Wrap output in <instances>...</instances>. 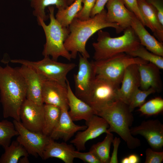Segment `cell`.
<instances>
[{"label":"cell","mask_w":163,"mask_h":163,"mask_svg":"<svg viewBox=\"0 0 163 163\" xmlns=\"http://www.w3.org/2000/svg\"><path fill=\"white\" fill-rule=\"evenodd\" d=\"M106 12L104 9L100 13L84 20L75 18L69 26L70 33L64 43L66 50L70 53L72 59H75L78 53L88 59L90 56L86 49L89 38L100 30L108 27L115 29L117 33L123 30L115 23L108 21Z\"/></svg>","instance_id":"cell-1"},{"label":"cell","mask_w":163,"mask_h":163,"mask_svg":"<svg viewBox=\"0 0 163 163\" xmlns=\"http://www.w3.org/2000/svg\"><path fill=\"white\" fill-rule=\"evenodd\" d=\"M26 94V83L18 68L0 66V100L4 118L21 121L20 110Z\"/></svg>","instance_id":"cell-2"},{"label":"cell","mask_w":163,"mask_h":163,"mask_svg":"<svg viewBox=\"0 0 163 163\" xmlns=\"http://www.w3.org/2000/svg\"><path fill=\"white\" fill-rule=\"evenodd\" d=\"M95 114L104 119L109 124V132L118 135L129 148L135 149L140 145V140L130 133L134 117L128 105L117 100L97 111Z\"/></svg>","instance_id":"cell-3"},{"label":"cell","mask_w":163,"mask_h":163,"mask_svg":"<svg viewBox=\"0 0 163 163\" xmlns=\"http://www.w3.org/2000/svg\"><path fill=\"white\" fill-rule=\"evenodd\" d=\"M123 31L122 35L116 37H111L109 32L101 30L97 31V41L92 44L95 61L104 60L121 53H127L139 46V40L131 27Z\"/></svg>","instance_id":"cell-4"},{"label":"cell","mask_w":163,"mask_h":163,"mask_svg":"<svg viewBox=\"0 0 163 163\" xmlns=\"http://www.w3.org/2000/svg\"><path fill=\"white\" fill-rule=\"evenodd\" d=\"M48 8L50 19L49 24L46 25L41 19L37 20L39 25L42 27L46 37L42 55L44 57L51 56L52 59L55 61H57L60 56L70 61L71 54L64 45L70 33L69 27L62 26L56 19L54 6H49Z\"/></svg>","instance_id":"cell-5"},{"label":"cell","mask_w":163,"mask_h":163,"mask_svg":"<svg viewBox=\"0 0 163 163\" xmlns=\"http://www.w3.org/2000/svg\"><path fill=\"white\" fill-rule=\"evenodd\" d=\"M96 76L120 86L124 72L129 65L149 62L137 57L121 53L102 60L92 61Z\"/></svg>","instance_id":"cell-6"},{"label":"cell","mask_w":163,"mask_h":163,"mask_svg":"<svg viewBox=\"0 0 163 163\" xmlns=\"http://www.w3.org/2000/svg\"><path fill=\"white\" fill-rule=\"evenodd\" d=\"M13 63H18L31 67L46 79L54 81L67 87L68 74L76 66L74 63H64L44 57L41 60L32 61L24 59H14Z\"/></svg>","instance_id":"cell-7"},{"label":"cell","mask_w":163,"mask_h":163,"mask_svg":"<svg viewBox=\"0 0 163 163\" xmlns=\"http://www.w3.org/2000/svg\"><path fill=\"white\" fill-rule=\"evenodd\" d=\"M118 86L105 79L96 76L86 103L94 113L101 108L118 100Z\"/></svg>","instance_id":"cell-8"},{"label":"cell","mask_w":163,"mask_h":163,"mask_svg":"<svg viewBox=\"0 0 163 163\" xmlns=\"http://www.w3.org/2000/svg\"><path fill=\"white\" fill-rule=\"evenodd\" d=\"M13 122L18 133L16 140L25 149L29 154L42 159L43 151L50 137L42 133L30 131L21 121L14 120Z\"/></svg>","instance_id":"cell-9"},{"label":"cell","mask_w":163,"mask_h":163,"mask_svg":"<svg viewBox=\"0 0 163 163\" xmlns=\"http://www.w3.org/2000/svg\"><path fill=\"white\" fill-rule=\"evenodd\" d=\"M79 56L78 72L73 76L75 94L86 102L96 75L92 62L89 61L80 54Z\"/></svg>","instance_id":"cell-10"},{"label":"cell","mask_w":163,"mask_h":163,"mask_svg":"<svg viewBox=\"0 0 163 163\" xmlns=\"http://www.w3.org/2000/svg\"><path fill=\"white\" fill-rule=\"evenodd\" d=\"M87 128L82 131H78L75 138L70 142L78 151L85 149V145L87 141L95 139L104 133L109 132V125L102 117L94 114L88 120L85 121Z\"/></svg>","instance_id":"cell-11"},{"label":"cell","mask_w":163,"mask_h":163,"mask_svg":"<svg viewBox=\"0 0 163 163\" xmlns=\"http://www.w3.org/2000/svg\"><path fill=\"white\" fill-rule=\"evenodd\" d=\"M130 132L133 136H143L154 151H159L163 146V125L158 119L143 121L139 126L130 128Z\"/></svg>","instance_id":"cell-12"},{"label":"cell","mask_w":163,"mask_h":163,"mask_svg":"<svg viewBox=\"0 0 163 163\" xmlns=\"http://www.w3.org/2000/svg\"><path fill=\"white\" fill-rule=\"evenodd\" d=\"M43 104L38 105L26 99L21 106L20 117L21 123L28 129L42 132L44 122Z\"/></svg>","instance_id":"cell-13"},{"label":"cell","mask_w":163,"mask_h":163,"mask_svg":"<svg viewBox=\"0 0 163 163\" xmlns=\"http://www.w3.org/2000/svg\"><path fill=\"white\" fill-rule=\"evenodd\" d=\"M18 70L23 77L27 87L26 99L40 105L43 104L42 89L45 78L30 67L21 65Z\"/></svg>","instance_id":"cell-14"},{"label":"cell","mask_w":163,"mask_h":163,"mask_svg":"<svg viewBox=\"0 0 163 163\" xmlns=\"http://www.w3.org/2000/svg\"><path fill=\"white\" fill-rule=\"evenodd\" d=\"M67 87L54 81L45 79L42 89L43 104L53 105L60 108L69 107Z\"/></svg>","instance_id":"cell-15"},{"label":"cell","mask_w":163,"mask_h":163,"mask_svg":"<svg viewBox=\"0 0 163 163\" xmlns=\"http://www.w3.org/2000/svg\"><path fill=\"white\" fill-rule=\"evenodd\" d=\"M138 64H134L126 69L117 93L118 100L128 105L135 91L139 88L140 81Z\"/></svg>","instance_id":"cell-16"},{"label":"cell","mask_w":163,"mask_h":163,"mask_svg":"<svg viewBox=\"0 0 163 163\" xmlns=\"http://www.w3.org/2000/svg\"><path fill=\"white\" fill-rule=\"evenodd\" d=\"M125 5L123 0H109L106 4L107 21L117 23L123 31L131 27L134 14Z\"/></svg>","instance_id":"cell-17"},{"label":"cell","mask_w":163,"mask_h":163,"mask_svg":"<svg viewBox=\"0 0 163 163\" xmlns=\"http://www.w3.org/2000/svg\"><path fill=\"white\" fill-rule=\"evenodd\" d=\"M69 107L61 109V113L56 126L49 136L53 140L62 139L65 142L69 141L77 132L85 129L86 125L75 124L68 113Z\"/></svg>","instance_id":"cell-18"},{"label":"cell","mask_w":163,"mask_h":163,"mask_svg":"<svg viewBox=\"0 0 163 163\" xmlns=\"http://www.w3.org/2000/svg\"><path fill=\"white\" fill-rule=\"evenodd\" d=\"M68 105L70 110L68 114L73 121L88 120L95 113L87 103L77 97L73 92L69 82L67 81Z\"/></svg>","instance_id":"cell-19"},{"label":"cell","mask_w":163,"mask_h":163,"mask_svg":"<svg viewBox=\"0 0 163 163\" xmlns=\"http://www.w3.org/2000/svg\"><path fill=\"white\" fill-rule=\"evenodd\" d=\"M131 27L134 30L142 45L150 52L163 57V43L151 35L140 20L134 15Z\"/></svg>","instance_id":"cell-20"},{"label":"cell","mask_w":163,"mask_h":163,"mask_svg":"<svg viewBox=\"0 0 163 163\" xmlns=\"http://www.w3.org/2000/svg\"><path fill=\"white\" fill-rule=\"evenodd\" d=\"M138 65L140 89L146 90L152 88L156 92L160 91L162 85L160 69L150 62L139 64Z\"/></svg>","instance_id":"cell-21"},{"label":"cell","mask_w":163,"mask_h":163,"mask_svg":"<svg viewBox=\"0 0 163 163\" xmlns=\"http://www.w3.org/2000/svg\"><path fill=\"white\" fill-rule=\"evenodd\" d=\"M74 150L72 145L68 144L66 142H57L50 138L44 149L42 159L55 158L65 163H72L75 158L73 154Z\"/></svg>","instance_id":"cell-22"},{"label":"cell","mask_w":163,"mask_h":163,"mask_svg":"<svg viewBox=\"0 0 163 163\" xmlns=\"http://www.w3.org/2000/svg\"><path fill=\"white\" fill-rule=\"evenodd\" d=\"M138 6L143 17L145 26L153 32L160 42H163V25L160 22L155 8L145 0H138Z\"/></svg>","instance_id":"cell-23"},{"label":"cell","mask_w":163,"mask_h":163,"mask_svg":"<svg viewBox=\"0 0 163 163\" xmlns=\"http://www.w3.org/2000/svg\"><path fill=\"white\" fill-rule=\"evenodd\" d=\"M31 7L33 9V14L37 20L41 19L46 21L49 18L46 14L47 7L55 6L58 9L66 8L69 5V0H30Z\"/></svg>","instance_id":"cell-24"},{"label":"cell","mask_w":163,"mask_h":163,"mask_svg":"<svg viewBox=\"0 0 163 163\" xmlns=\"http://www.w3.org/2000/svg\"><path fill=\"white\" fill-rule=\"evenodd\" d=\"M44 122L42 133L49 136L56 126L61 113V109L47 104H43Z\"/></svg>","instance_id":"cell-25"},{"label":"cell","mask_w":163,"mask_h":163,"mask_svg":"<svg viewBox=\"0 0 163 163\" xmlns=\"http://www.w3.org/2000/svg\"><path fill=\"white\" fill-rule=\"evenodd\" d=\"M5 149V152L0 158V163H18L23 156L29 154L24 147L17 140L13 141Z\"/></svg>","instance_id":"cell-26"},{"label":"cell","mask_w":163,"mask_h":163,"mask_svg":"<svg viewBox=\"0 0 163 163\" xmlns=\"http://www.w3.org/2000/svg\"><path fill=\"white\" fill-rule=\"evenodd\" d=\"M83 0H75L66 8L58 9L55 18L63 26L68 27L76 14L82 10Z\"/></svg>","instance_id":"cell-27"},{"label":"cell","mask_w":163,"mask_h":163,"mask_svg":"<svg viewBox=\"0 0 163 163\" xmlns=\"http://www.w3.org/2000/svg\"><path fill=\"white\" fill-rule=\"evenodd\" d=\"M113 138L111 133H107L103 141L93 144L91 147L89 151L96 155L101 163H109L110 148Z\"/></svg>","instance_id":"cell-28"},{"label":"cell","mask_w":163,"mask_h":163,"mask_svg":"<svg viewBox=\"0 0 163 163\" xmlns=\"http://www.w3.org/2000/svg\"><path fill=\"white\" fill-rule=\"evenodd\" d=\"M126 53L132 56L139 57L152 63L160 69H163V57L150 52L141 44L135 50Z\"/></svg>","instance_id":"cell-29"},{"label":"cell","mask_w":163,"mask_h":163,"mask_svg":"<svg viewBox=\"0 0 163 163\" xmlns=\"http://www.w3.org/2000/svg\"><path fill=\"white\" fill-rule=\"evenodd\" d=\"M18 135L13 122L0 121V146L5 148L10 144L12 138Z\"/></svg>","instance_id":"cell-30"},{"label":"cell","mask_w":163,"mask_h":163,"mask_svg":"<svg viewBox=\"0 0 163 163\" xmlns=\"http://www.w3.org/2000/svg\"><path fill=\"white\" fill-rule=\"evenodd\" d=\"M163 110V99L156 97L145 102L139 107L138 110L143 115L152 116L157 115Z\"/></svg>","instance_id":"cell-31"},{"label":"cell","mask_w":163,"mask_h":163,"mask_svg":"<svg viewBox=\"0 0 163 163\" xmlns=\"http://www.w3.org/2000/svg\"><path fill=\"white\" fill-rule=\"evenodd\" d=\"M155 92L152 88L146 90L139 88L137 89L132 95L128 105L130 111L132 112L136 108L140 107L145 102L146 98L149 95Z\"/></svg>","instance_id":"cell-32"},{"label":"cell","mask_w":163,"mask_h":163,"mask_svg":"<svg viewBox=\"0 0 163 163\" xmlns=\"http://www.w3.org/2000/svg\"><path fill=\"white\" fill-rule=\"evenodd\" d=\"M96 0H83V5L81 11L75 18L82 20H87L90 18L91 11L93 7Z\"/></svg>","instance_id":"cell-33"},{"label":"cell","mask_w":163,"mask_h":163,"mask_svg":"<svg viewBox=\"0 0 163 163\" xmlns=\"http://www.w3.org/2000/svg\"><path fill=\"white\" fill-rule=\"evenodd\" d=\"M73 154L75 158H79L85 163H101L96 155L90 151L87 152H82L74 150Z\"/></svg>","instance_id":"cell-34"},{"label":"cell","mask_w":163,"mask_h":163,"mask_svg":"<svg viewBox=\"0 0 163 163\" xmlns=\"http://www.w3.org/2000/svg\"><path fill=\"white\" fill-rule=\"evenodd\" d=\"M145 163H161L163 160V152L154 151L148 148L145 150Z\"/></svg>","instance_id":"cell-35"},{"label":"cell","mask_w":163,"mask_h":163,"mask_svg":"<svg viewBox=\"0 0 163 163\" xmlns=\"http://www.w3.org/2000/svg\"><path fill=\"white\" fill-rule=\"evenodd\" d=\"M128 9L133 12L145 26V23L143 17L138 6V0H123Z\"/></svg>","instance_id":"cell-36"},{"label":"cell","mask_w":163,"mask_h":163,"mask_svg":"<svg viewBox=\"0 0 163 163\" xmlns=\"http://www.w3.org/2000/svg\"><path fill=\"white\" fill-rule=\"evenodd\" d=\"M155 9L161 24L163 25V0H145Z\"/></svg>","instance_id":"cell-37"},{"label":"cell","mask_w":163,"mask_h":163,"mask_svg":"<svg viewBox=\"0 0 163 163\" xmlns=\"http://www.w3.org/2000/svg\"><path fill=\"white\" fill-rule=\"evenodd\" d=\"M109 0H96L94 5L90 13L92 17L100 13L104 9V7Z\"/></svg>","instance_id":"cell-38"},{"label":"cell","mask_w":163,"mask_h":163,"mask_svg":"<svg viewBox=\"0 0 163 163\" xmlns=\"http://www.w3.org/2000/svg\"><path fill=\"white\" fill-rule=\"evenodd\" d=\"M121 141L119 138L115 137L113 138L112 143L113 145V150L111 157H110L109 163H118L117 152L119 146Z\"/></svg>","instance_id":"cell-39"},{"label":"cell","mask_w":163,"mask_h":163,"mask_svg":"<svg viewBox=\"0 0 163 163\" xmlns=\"http://www.w3.org/2000/svg\"><path fill=\"white\" fill-rule=\"evenodd\" d=\"M127 157L128 163H138L140 161L139 157L136 154H131Z\"/></svg>","instance_id":"cell-40"},{"label":"cell","mask_w":163,"mask_h":163,"mask_svg":"<svg viewBox=\"0 0 163 163\" xmlns=\"http://www.w3.org/2000/svg\"><path fill=\"white\" fill-rule=\"evenodd\" d=\"M28 156H23L19 160V162L21 163H29V161L28 158Z\"/></svg>","instance_id":"cell-41"},{"label":"cell","mask_w":163,"mask_h":163,"mask_svg":"<svg viewBox=\"0 0 163 163\" xmlns=\"http://www.w3.org/2000/svg\"><path fill=\"white\" fill-rule=\"evenodd\" d=\"M75 0H69V5L72 4Z\"/></svg>","instance_id":"cell-42"}]
</instances>
